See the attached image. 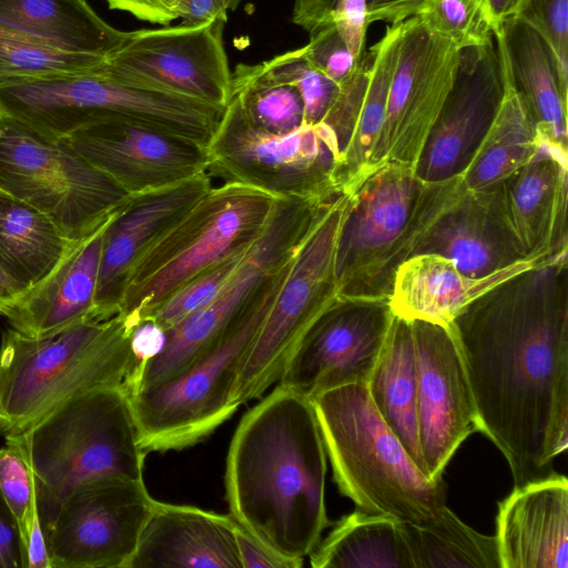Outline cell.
Returning <instances> with one entry per match:
<instances>
[{"label":"cell","mask_w":568,"mask_h":568,"mask_svg":"<svg viewBox=\"0 0 568 568\" xmlns=\"http://www.w3.org/2000/svg\"><path fill=\"white\" fill-rule=\"evenodd\" d=\"M135 325L118 314L32 337L12 327L0 344V435H20L70 398L123 385L134 365Z\"/></svg>","instance_id":"5b68a950"},{"label":"cell","mask_w":568,"mask_h":568,"mask_svg":"<svg viewBox=\"0 0 568 568\" xmlns=\"http://www.w3.org/2000/svg\"><path fill=\"white\" fill-rule=\"evenodd\" d=\"M226 19L131 31L101 67L110 78L225 109L232 72L223 41Z\"/></svg>","instance_id":"4fadbf2b"},{"label":"cell","mask_w":568,"mask_h":568,"mask_svg":"<svg viewBox=\"0 0 568 568\" xmlns=\"http://www.w3.org/2000/svg\"><path fill=\"white\" fill-rule=\"evenodd\" d=\"M106 57L69 50L59 43L0 22V85L9 82L81 74Z\"/></svg>","instance_id":"e575fe53"},{"label":"cell","mask_w":568,"mask_h":568,"mask_svg":"<svg viewBox=\"0 0 568 568\" xmlns=\"http://www.w3.org/2000/svg\"><path fill=\"white\" fill-rule=\"evenodd\" d=\"M337 0H295L293 22L314 34L334 26V10Z\"/></svg>","instance_id":"7dc6e473"},{"label":"cell","mask_w":568,"mask_h":568,"mask_svg":"<svg viewBox=\"0 0 568 568\" xmlns=\"http://www.w3.org/2000/svg\"><path fill=\"white\" fill-rule=\"evenodd\" d=\"M165 331L150 320L139 322L131 332L130 345L134 366L146 363L161 353L165 344Z\"/></svg>","instance_id":"c3c4849f"},{"label":"cell","mask_w":568,"mask_h":568,"mask_svg":"<svg viewBox=\"0 0 568 568\" xmlns=\"http://www.w3.org/2000/svg\"><path fill=\"white\" fill-rule=\"evenodd\" d=\"M528 0H490L495 21L499 27L504 21L518 17Z\"/></svg>","instance_id":"816d5d0a"},{"label":"cell","mask_w":568,"mask_h":568,"mask_svg":"<svg viewBox=\"0 0 568 568\" xmlns=\"http://www.w3.org/2000/svg\"><path fill=\"white\" fill-rule=\"evenodd\" d=\"M0 568H26V558L19 528L1 493Z\"/></svg>","instance_id":"bcb514c9"},{"label":"cell","mask_w":568,"mask_h":568,"mask_svg":"<svg viewBox=\"0 0 568 568\" xmlns=\"http://www.w3.org/2000/svg\"><path fill=\"white\" fill-rule=\"evenodd\" d=\"M460 50L419 17L403 22L386 116L371 173L385 163L415 166L454 85Z\"/></svg>","instance_id":"9a60e30c"},{"label":"cell","mask_w":568,"mask_h":568,"mask_svg":"<svg viewBox=\"0 0 568 568\" xmlns=\"http://www.w3.org/2000/svg\"><path fill=\"white\" fill-rule=\"evenodd\" d=\"M326 458L311 400L277 385L232 437L225 469L232 518L275 552L304 560L331 525Z\"/></svg>","instance_id":"7a4b0ae2"},{"label":"cell","mask_w":568,"mask_h":568,"mask_svg":"<svg viewBox=\"0 0 568 568\" xmlns=\"http://www.w3.org/2000/svg\"><path fill=\"white\" fill-rule=\"evenodd\" d=\"M494 37L504 47L514 83L527 102L539 134L568 149V99L560 91L542 38L520 17L504 21Z\"/></svg>","instance_id":"83f0119b"},{"label":"cell","mask_w":568,"mask_h":568,"mask_svg":"<svg viewBox=\"0 0 568 568\" xmlns=\"http://www.w3.org/2000/svg\"><path fill=\"white\" fill-rule=\"evenodd\" d=\"M154 501L143 479L77 488L44 531L51 568H129Z\"/></svg>","instance_id":"5bb4252c"},{"label":"cell","mask_w":568,"mask_h":568,"mask_svg":"<svg viewBox=\"0 0 568 568\" xmlns=\"http://www.w3.org/2000/svg\"><path fill=\"white\" fill-rule=\"evenodd\" d=\"M292 260L263 284L195 363L164 382L128 393L140 445L146 454L192 446L236 412L233 390L239 374Z\"/></svg>","instance_id":"52a82bcc"},{"label":"cell","mask_w":568,"mask_h":568,"mask_svg":"<svg viewBox=\"0 0 568 568\" xmlns=\"http://www.w3.org/2000/svg\"><path fill=\"white\" fill-rule=\"evenodd\" d=\"M403 22L387 26L383 38L368 49L371 53L368 85L353 134L337 168V183L342 193H352L371 174L372 158L385 122Z\"/></svg>","instance_id":"d6a6232c"},{"label":"cell","mask_w":568,"mask_h":568,"mask_svg":"<svg viewBox=\"0 0 568 568\" xmlns=\"http://www.w3.org/2000/svg\"><path fill=\"white\" fill-rule=\"evenodd\" d=\"M0 493L18 525L24 558L33 526L40 523L32 471L11 446L0 448Z\"/></svg>","instance_id":"ab89813d"},{"label":"cell","mask_w":568,"mask_h":568,"mask_svg":"<svg viewBox=\"0 0 568 568\" xmlns=\"http://www.w3.org/2000/svg\"><path fill=\"white\" fill-rule=\"evenodd\" d=\"M324 204L277 199L265 229L227 284L209 304L165 331L161 353L130 371L124 382L126 393L164 382L203 356L263 284L294 256Z\"/></svg>","instance_id":"8fae6325"},{"label":"cell","mask_w":568,"mask_h":568,"mask_svg":"<svg viewBox=\"0 0 568 568\" xmlns=\"http://www.w3.org/2000/svg\"><path fill=\"white\" fill-rule=\"evenodd\" d=\"M416 568H500L497 541L445 506L426 525L403 523Z\"/></svg>","instance_id":"836d02e7"},{"label":"cell","mask_w":568,"mask_h":568,"mask_svg":"<svg viewBox=\"0 0 568 568\" xmlns=\"http://www.w3.org/2000/svg\"><path fill=\"white\" fill-rule=\"evenodd\" d=\"M556 254L496 285L449 324L479 420L514 487L548 477L568 446V263Z\"/></svg>","instance_id":"6da1fadb"},{"label":"cell","mask_w":568,"mask_h":568,"mask_svg":"<svg viewBox=\"0 0 568 568\" xmlns=\"http://www.w3.org/2000/svg\"><path fill=\"white\" fill-rule=\"evenodd\" d=\"M231 98L237 100L253 125L266 132L288 133L304 123L298 90L275 79L264 61L236 67L232 73Z\"/></svg>","instance_id":"d590c367"},{"label":"cell","mask_w":568,"mask_h":568,"mask_svg":"<svg viewBox=\"0 0 568 568\" xmlns=\"http://www.w3.org/2000/svg\"><path fill=\"white\" fill-rule=\"evenodd\" d=\"M253 244L234 252L201 273L144 320H150L168 331L196 310L209 304L231 280Z\"/></svg>","instance_id":"f35d334b"},{"label":"cell","mask_w":568,"mask_h":568,"mask_svg":"<svg viewBox=\"0 0 568 568\" xmlns=\"http://www.w3.org/2000/svg\"><path fill=\"white\" fill-rule=\"evenodd\" d=\"M0 189L43 212L73 242L97 230L130 197L64 139L2 114Z\"/></svg>","instance_id":"30bf717a"},{"label":"cell","mask_w":568,"mask_h":568,"mask_svg":"<svg viewBox=\"0 0 568 568\" xmlns=\"http://www.w3.org/2000/svg\"><path fill=\"white\" fill-rule=\"evenodd\" d=\"M235 524L231 515L155 500L129 568H242Z\"/></svg>","instance_id":"cb8c5ba5"},{"label":"cell","mask_w":568,"mask_h":568,"mask_svg":"<svg viewBox=\"0 0 568 568\" xmlns=\"http://www.w3.org/2000/svg\"><path fill=\"white\" fill-rule=\"evenodd\" d=\"M6 444L32 471L43 531L77 488L104 478L143 479L146 453L123 385L79 394Z\"/></svg>","instance_id":"3957f363"},{"label":"cell","mask_w":568,"mask_h":568,"mask_svg":"<svg viewBox=\"0 0 568 568\" xmlns=\"http://www.w3.org/2000/svg\"><path fill=\"white\" fill-rule=\"evenodd\" d=\"M463 190L460 176L428 183L402 163L368 174L348 194L335 254L338 295L389 298L397 267Z\"/></svg>","instance_id":"8992f818"},{"label":"cell","mask_w":568,"mask_h":568,"mask_svg":"<svg viewBox=\"0 0 568 568\" xmlns=\"http://www.w3.org/2000/svg\"><path fill=\"white\" fill-rule=\"evenodd\" d=\"M63 139L129 195L206 173L205 148L120 116L103 118Z\"/></svg>","instance_id":"ac0fdd59"},{"label":"cell","mask_w":568,"mask_h":568,"mask_svg":"<svg viewBox=\"0 0 568 568\" xmlns=\"http://www.w3.org/2000/svg\"><path fill=\"white\" fill-rule=\"evenodd\" d=\"M206 173L275 197L327 202L343 194L337 183L342 150L325 123H303L288 133L253 125L231 98L205 146Z\"/></svg>","instance_id":"9c48e42d"},{"label":"cell","mask_w":568,"mask_h":568,"mask_svg":"<svg viewBox=\"0 0 568 568\" xmlns=\"http://www.w3.org/2000/svg\"><path fill=\"white\" fill-rule=\"evenodd\" d=\"M546 43L560 91L568 99V0H528L518 16Z\"/></svg>","instance_id":"60d3db41"},{"label":"cell","mask_w":568,"mask_h":568,"mask_svg":"<svg viewBox=\"0 0 568 568\" xmlns=\"http://www.w3.org/2000/svg\"><path fill=\"white\" fill-rule=\"evenodd\" d=\"M0 22L101 57H109L131 36L106 23L84 0H0Z\"/></svg>","instance_id":"4dcf8cb0"},{"label":"cell","mask_w":568,"mask_h":568,"mask_svg":"<svg viewBox=\"0 0 568 568\" xmlns=\"http://www.w3.org/2000/svg\"><path fill=\"white\" fill-rule=\"evenodd\" d=\"M339 491L358 509L426 525L446 506L444 479H429L375 408L365 384L310 399Z\"/></svg>","instance_id":"277c9868"},{"label":"cell","mask_w":568,"mask_h":568,"mask_svg":"<svg viewBox=\"0 0 568 568\" xmlns=\"http://www.w3.org/2000/svg\"><path fill=\"white\" fill-rule=\"evenodd\" d=\"M20 297L19 291L0 267V315L4 316Z\"/></svg>","instance_id":"f5cc1de1"},{"label":"cell","mask_w":568,"mask_h":568,"mask_svg":"<svg viewBox=\"0 0 568 568\" xmlns=\"http://www.w3.org/2000/svg\"><path fill=\"white\" fill-rule=\"evenodd\" d=\"M500 568L568 567V479L552 474L527 483L498 503Z\"/></svg>","instance_id":"7402d4cb"},{"label":"cell","mask_w":568,"mask_h":568,"mask_svg":"<svg viewBox=\"0 0 568 568\" xmlns=\"http://www.w3.org/2000/svg\"><path fill=\"white\" fill-rule=\"evenodd\" d=\"M366 386L383 420L426 475L418 437L416 364L410 320L394 314Z\"/></svg>","instance_id":"f546056e"},{"label":"cell","mask_w":568,"mask_h":568,"mask_svg":"<svg viewBox=\"0 0 568 568\" xmlns=\"http://www.w3.org/2000/svg\"><path fill=\"white\" fill-rule=\"evenodd\" d=\"M241 0H182L179 18L185 23H197L217 18L227 20L229 11L235 10Z\"/></svg>","instance_id":"f907efd6"},{"label":"cell","mask_w":568,"mask_h":568,"mask_svg":"<svg viewBox=\"0 0 568 568\" xmlns=\"http://www.w3.org/2000/svg\"><path fill=\"white\" fill-rule=\"evenodd\" d=\"M548 257L525 258L490 275L471 277L440 255L417 254L403 262L395 272L390 308L395 315L407 320L449 325L480 295Z\"/></svg>","instance_id":"484cf974"},{"label":"cell","mask_w":568,"mask_h":568,"mask_svg":"<svg viewBox=\"0 0 568 568\" xmlns=\"http://www.w3.org/2000/svg\"><path fill=\"white\" fill-rule=\"evenodd\" d=\"M367 23L383 21L390 26L419 16L428 0H365Z\"/></svg>","instance_id":"681fc988"},{"label":"cell","mask_w":568,"mask_h":568,"mask_svg":"<svg viewBox=\"0 0 568 568\" xmlns=\"http://www.w3.org/2000/svg\"><path fill=\"white\" fill-rule=\"evenodd\" d=\"M417 254L440 255L471 277L529 258L507 226L500 184L478 191L464 187L424 235L413 256Z\"/></svg>","instance_id":"603a6c76"},{"label":"cell","mask_w":568,"mask_h":568,"mask_svg":"<svg viewBox=\"0 0 568 568\" xmlns=\"http://www.w3.org/2000/svg\"><path fill=\"white\" fill-rule=\"evenodd\" d=\"M75 243L43 212L0 189V267L21 296L41 284Z\"/></svg>","instance_id":"f1b7e54d"},{"label":"cell","mask_w":568,"mask_h":568,"mask_svg":"<svg viewBox=\"0 0 568 568\" xmlns=\"http://www.w3.org/2000/svg\"><path fill=\"white\" fill-rule=\"evenodd\" d=\"M212 187V178L201 173L162 189L130 195L118 209L103 233L94 321H106L119 314L125 283L135 262Z\"/></svg>","instance_id":"ffe728a7"},{"label":"cell","mask_w":568,"mask_h":568,"mask_svg":"<svg viewBox=\"0 0 568 568\" xmlns=\"http://www.w3.org/2000/svg\"><path fill=\"white\" fill-rule=\"evenodd\" d=\"M410 322L419 444L426 476L439 480L458 447L479 432V420L452 327L423 320Z\"/></svg>","instance_id":"e0dca14e"},{"label":"cell","mask_w":568,"mask_h":568,"mask_svg":"<svg viewBox=\"0 0 568 568\" xmlns=\"http://www.w3.org/2000/svg\"><path fill=\"white\" fill-rule=\"evenodd\" d=\"M109 8L128 12L135 19L160 26H170L179 19L182 0H105Z\"/></svg>","instance_id":"f6af8a7d"},{"label":"cell","mask_w":568,"mask_h":568,"mask_svg":"<svg viewBox=\"0 0 568 568\" xmlns=\"http://www.w3.org/2000/svg\"><path fill=\"white\" fill-rule=\"evenodd\" d=\"M314 568H416L402 521L356 508L310 554Z\"/></svg>","instance_id":"1f68e13d"},{"label":"cell","mask_w":568,"mask_h":568,"mask_svg":"<svg viewBox=\"0 0 568 568\" xmlns=\"http://www.w3.org/2000/svg\"><path fill=\"white\" fill-rule=\"evenodd\" d=\"M503 78L498 111L473 160L460 175L466 190L501 184L534 156L539 133L527 102L517 90L501 42L494 37Z\"/></svg>","instance_id":"4316f807"},{"label":"cell","mask_w":568,"mask_h":568,"mask_svg":"<svg viewBox=\"0 0 568 568\" xmlns=\"http://www.w3.org/2000/svg\"><path fill=\"white\" fill-rule=\"evenodd\" d=\"M417 17L459 50L491 42L500 27L495 21L490 0H428Z\"/></svg>","instance_id":"8d00e7d4"},{"label":"cell","mask_w":568,"mask_h":568,"mask_svg":"<svg viewBox=\"0 0 568 568\" xmlns=\"http://www.w3.org/2000/svg\"><path fill=\"white\" fill-rule=\"evenodd\" d=\"M393 317L388 297L338 295L307 329L278 385L308 399L344 385H366Z\"/></svg>","instance_id":"2e32d148"},{"label":"cell","mask_w":568,"mask_h":568,"mask_svg":"<svg viewBox=\"0 0 568 568\" xmlns=\"http://www.w3.org/2000/svg\"><path fill=\"white\" fill-rule=\"evenodd\" d=\"M304 52L315 68L338 84L351 75L359 61L355 60L335 27L311 34Z\"/></svg>","instance_id":"b9f144b4"},{"label":"cell","mask_w":568,"mask_h":568,"mask_svg":"<svg viewBox=\"0 0 568 568\" xmlns=\"http://www.w3.org/2000/svg\"><path fill=\"white\" fill-rule=\"evenodd\" d=\"M334 26L347 49L358 61L365 52V37L368 27L365 0H337L334 10Z\"/></svg>","instance_id":"7bdbcfd3"},{"label":"cell","mask_w":568,"mask_h":568,"mask_svg":"<svg viewBox=\"0 0 568 568\" xmlns=\"http://www.w3.org/2000/svg\"><path fill=\"white\" fill-rule=\"evenodd\" d=\"M84 1H87V0H84Z\"/></svg>","instance_id":"db71d44e"},{"label":"cell","mask_w":568,"mask_h":568,"mask_svg":"<svg viewBox=\"0 0 568 568\" xmlns=\"http://www.w3.org/2000/svg\"><path fill=\"white\" fill-rule=\"evenodd\" d=\"M567 184L568 149L540 134L534 156L500 184L505 220L525 257L568 252Z\"/></svg>","instance_id":"44dd1931"},{"label":"cell","mask_w":568,"mask_h":568,"mask_svg":"<svg viewBox=\"0 0 568 568\" xmlns=\"http://www.w3.org/2000/svg\"><path fill=\"white\" fill-rule=\"evenodd\" d=\"M264 63L275 79L298 90L304 105V123L316 124L324 120L338 95L339 84L308 61L304 47L275 55Z\"/></svg>","instance_id":"74e56055"},{"label":"cell","mask_w":568,"mask_h":568,"mask_svg":"<svg viewBox=\"0 0 568 568\" xmlns=\"http://www.w3.org/2000/svg\"><path fill=\"white\" fill-rule=\"evenodd\" d=\"M235 541L242 568H300L303 560L286 558L257 539L239 523Z\"/></svg>","instance_id":"ee69618b"},{"label":"cell","mask_w":568,"mask_h":568,"mask_svg":"<svg viewBox=\"0 0 568 568\" xmlns=\"http://www.w3.org/2000/svg\"><path fill=\"white\" fill-rule=\"evenodd\" d=\"M347 203L345 193L325 203L300 243L242 365L235 405L260 397L278 382L307 329L338 296L335 254Z\"/></svg>","instance_id":"7c38bea8"},{"label":"cell","mask_w":568,"mask_h":568,"mask_svg":"<svg viewBox=\"0 0 568 568\" xmlns=\"http://www.w3.org/2000/svg\"><path fill=\"white\" fill-rule=\"evenodd\" d=\"M494 40L460 50L454 85L414 166L428 183L460 176L486 135L503 98Z\"/></svg>","instance_id":"d6986e66"},{"label":"cell","mask_w":568,"mask_h":568,"mask_svg":"<svg viewBox=\"0 0 568 568\" xmlns=\"http://www.w3.org/2000/svg\"><path fill=\"white\" fill-rule=\"evenodd\" d=\"M277 199L239 183L213 186L135 262L119 314L138 324L201 273L253 244Z\"/></svg>","instance_id":"ba28073f"},{"label":"cell","mask_w":568,"mask_h":568,"mask_svg":"<svg viewBox=\"0 0 568 568\" xmlns=\"http://www.w3.org/2000/svg\"><path fill=\"white\" fill-rule=\"evenodd\" d=\"M113 214L77 242L55 270L8 311L4 317L13 329L43 337L78 323L94 321L103 233Z\"/></svg>","instance_id":"d4e9b609"}]
</instances>
